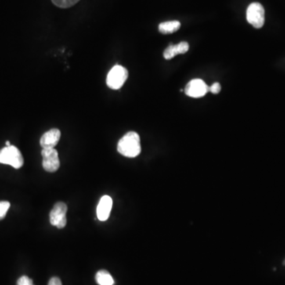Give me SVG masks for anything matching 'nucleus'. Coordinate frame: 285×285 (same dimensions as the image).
<instances>
[{
    "label": "nucleus",
    "mask_w": 285,
    "mask_h": 285,
    "mask_svg": "<svg viewBox=\"0 0 285 285\" xmlns=\"http://www.w3.org/2000/svg\"><path fill=\"white\" fill-rule=\"evenodd\" d=\"M67 204L63 202H57L49 214V220L52 226L56 227L59 229L64 228L67 224Z\"/></svg>",
    "instance_id": "nucleus-5"
},
{
    "label": "nucleus",
    "mask_w": 285,
    "mask_h": 285,
    "mask_svg": "<svg viewBox=\"0 0 285 285\" xmlns=\"http://www.w3.org/2000/svg\"><path fill=\"white\" fill-rule=\"evenodd\" d=\"M128 76V70L125 67L120 65H116L108 73L106 84L110 89H120L124 85Z\"/></svg>",
    "instance_id": "nucleus-3"
},
{
    "label": "nucleus",
    "mask_w": 285,
    "mask_h": 285,
    "mask_svg": "<svg viewBox=\"0 0 285 285\" xmlns=\"http://www.w3.org/2000/svg\"><path fill=\"white\" fill-rule=\"evenodd\" d=\"M17 285H34V282H33V279H30L27 276H21L19 279H18Z\"/></svg>",
    "instance_id": "nucleus-15"
},
{
    "label": "nucleus",
    "mask_w": 285,
    "mask_h": 285,
    "mask_svg": "<svg viewBox=\"0 0 285 285\" xmlns=\"http://www.w3.org/2000/svg\"><path fill=\"white\" fill-rule=\"evenodd\" d=\"M56 7L60 8H68L74 6L75 4L80 1V0H52Z\"/></svg>",
    "instance_id": "nucleus-13"
},
{
    "label": "nucleus",
    "mask_w": 285,
    "mask_h": 285,
    "mask_svg": "<svg viewBox=\"0 0 285 285\" xmlns=\"http://www.w3.org/2000/svg\"><path fill=\"white\" fill-rule=\"evenodd\" d=\"M0 163L19 169L24 164L23 155L16 147L11 145L0 150Z\"/></svg>",
    "instance_id": "nucleus-2"
},
{
    "label": "nucleus",
    "mask_w": 285,
    "mask_h": 285,
    "mask_svg": "<svg viewBox=\"0 0 285 285\" xmlns=\"http://www.w3.org/2000/svg\"><path fill=\"white\" fill-rule=\"evenodd\" d=\"M42 167L47 172L53 173L58 171L60 166L58 152L55 149H43Z\"/></svg>",
    "instance_id": "nucleus-6"
},
{
    "label": "nucleus",
    "mask_w": 285,
    "mask_h": 285,
    "mask_svg": "<svg viewBox=\"0 0 285 285\" xmlns=\"http://www.w3.org/2000/svg\"><path fill=\"white\" fill-rule=\"evenodd\" d=\"M10 207H11L10 202L0 201V221L5 218Z\"/></svg>",
    "instance_id": "nucleus-14"
},
{
    "label": "nucleus",
    "mask_w": 285,
    "mask_h": 285,
    "mask_svg": "<svg viewBox=\"0 0 285 285\" xmlns=\"http://www.w3.org/2000/svg\"><path fill=\"white\" fill-rule=\"evenodd\" d=\"M48 285H62V282L59 277L54 276V277H52L49 279Z\"/></svg>",
    "instance_id": "nucleus-17"
},
{
    "label": "nucleus",
    "mask_w": 285,
    "mask_h": 285,
    "mask_svg": "<svg viewBox=\"0 0 285 285\" xmlns=\"http://www.w3.org/2000/svg\"><path fill=\"white\" fill-rule=\"evenodd\" d=\"M117 151L122 156L135 158L140 154V138L135 131H129L119 140Z\"/></svg>",
    "instance_id": "nucleus-1"
},
{
    "label": "nucleus",
    "mask_w": 285,
    "mask_h": 285,
    "mask_svg": "<svg viewBox=\"0 0 285 285\" xmlns=\"http://www.w3.org/2000/svg\"><path fill=\"white\" fill-rule=\"evenodd\" d=\"M284 264H285V261H284Z\"/></svg>",
    "instance_id": "nucleus-19"
},
{
    "label": "nucleus",
    "mask_w": 285,
    "mask_h": 285,
    "mask_svg": "<svg viewBox=\"0 0 285 285\" xmlns=\"http://www.w3.org/2000/svg\"><path fill=\"white\" fill-rule=\"evenodd\" d=\"M181 27V23L178 21H169L165 23H162L159 26V30L163 34H173L178 31Z\"/></svg>",
    "instance_id": "nucleus-11"
},
{
    "label": "nucleus",
    "mask_w": 285,
    "mask_h": 285,
    "mask_svg": "<svg viewBox=\"0 0 285 285\" xmlns=\"http://www.w3.org/2000/svg\"><path fill=\"white\" fill-rule=\"evenodd\" d=\"M246 19L254 28L260 29L265 23V10L259 3L250 4L246 11Z\"/></svg>",
    "instance_id": "nucleus-4"
},
{
    "label": "nucleus",
    "mask_w": 285,
    "mask_h": 285,
    "mask_svg": "<svg viewBox=\"0 0 285 285\" xmlns=\"http://www.w3.org/2000/svg\"><path fill=\"white\" fill-rule=\"evenodd\" d=\"M221 86L219 83H215L213 84L211 87H209V91H211L212 94H215L217 95L219 93L221 92Z\"/></svg>",
    "instance_id": "nucleus-16"
},
{
    "label": "nucleus",
    "mask_w": 285,
    "mask_h": 285,
    "mask_svg": "<svg viewBox=\"0 0 285 285\" xmlns=\"http://www.w3.org/2000/svg\"><path fill=\"white\" fill-rule=\"evenodd\" d=\"M189 45L187 42L182 41L178 45H169L163 52V56L166 59H171L179 54H184L189 50Z\"/></svg>",
    "instance_id": "nucleus-10"
},
{
    "label": "nucleus",
    "mask_w": 285,
    "mask_h": 285,
    "mask_svg": "<svg viewBox=\"0 0 285 285\" xmlns=\"http://www.w3.org/2000/svg\"><path fill=\"white\" fill-rule=\"evenodd\" d=\"M208 91L209 87L203 80L199 79L191 80L185 88V95L194 98L204 97Z\"/></svg>",
    "instance_id": "nucleus-7"
},
{
    "label": "nucleus",
    "mask_w": 285,
    "mask_h": 285,
    "mask_svg": "<svg viewBox=\"0 0 285 285\" xmlns=\"http://www.w3.org/2000/svg\"><path fill=\"white\" fill-rule=\"evenodd\" d=\"M6 145H7V146H11V144H10L9 141H7Z\"/></svg>",
    "instance_id": "nucleus-18"
},
{
    "label": "nucleus",
    "mask_w": 285,
    "mask_h": 285,
    "mask_svg": "<svg viewBox=\"0 0 285 285\" xmlns=\"http://www.w3.org/2000/svg\"><path fill=\"white\" fill-rule=\"evenodd\" d=\"M113 207V200L109 196H102L97 207V217L100 221H106L109 219Z\"/></svg>",
    "instance_id": "nucleus-8"
},
{
    "label": "nucleus",
    "mask_w": 285,
    "mask_h": 285,
    "mask_svg": "<svg viewBox=\"0 0 285 285\" xmlns=\"http://www.w3.org/2000/svg\"><path fill=\"white\" fill-rule=\"evenodd\" d=\"M60 131L57 128H52L49 131H46L41 136L40 139V145L43 149H54L57 145L59 139H60Z\"/></svg>",
    "instance_id": "nucleus-9"
},
{
    "label": "nucleus",
    "mask_w": 285,
    "mask_h": 285,
    "mask_svg": "<svg viewBox=\"0 0 285 285\" xmlns=\"http://www.w3.org/2000/svg\"><path fill=\"white\" fill-rule=\"evenodd\" d=\"M97 283L99 285H113L114 279L108 271L100 270L97 272L95 276Z\"/></svg>",
    "instance_id": "nucleus-12"
}]
</instances>
